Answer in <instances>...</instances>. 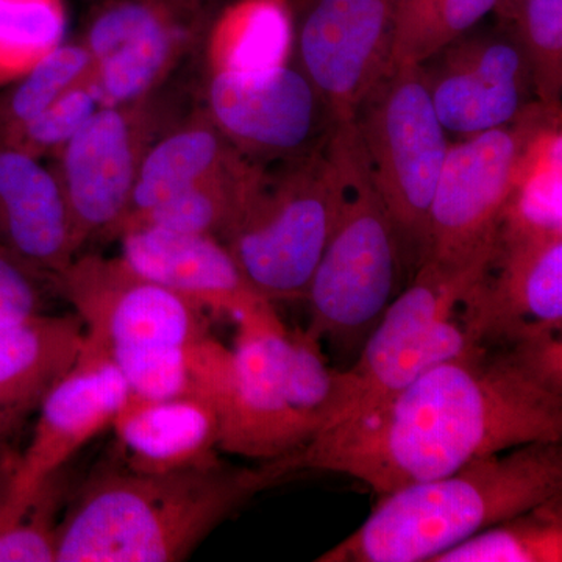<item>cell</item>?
<instances>
[{"label": "cell", "mask_w": 562, "mask_h": 562, "mask_svg": "<svg viewBox=\"0 0 562 562\" xmlns=\"http://www.w3.org/2000/svg\"><path fill=\"white\" fill-rule=\"evenodd\" d=\"M351 122L403 251L419 269L427 254L432 195L450 144L420 66L384 74Z\"/></svg>", "instance_id": "ba28073f"}, {"label": "cell", "mask_w": 562, "mask_h": 562, "mask_svg": "<svg viewBox=\"0 0 562 562\" xmlns=\"http://www.w3.org/2000/svg\"><path fill=\"white\" fill-rule=\"evenodd\" d=\"M236 324L232 349L210 335L191 346V395L213 406L220 452L268 461L305 449L319 425L292 408L281 391L272 349L279 314L268 305Z\"/></svg>", "instance_id": "52a82bcc"}, {"label": "cell", "mask_w": 562, "mask_h": 562, "mask_svg": "<svg viewBox=\"0 0 562 562\" xmlns=\"http://www.w3.org/2000/svg\"><path fill=\"white\" fill-rule=\"evenodd\" d=\"M562 441L561 331H536L450 358L319 432L303 469L391 494L532 442Z\"/></svg>", "instance_id": "6da1fadb"}, {"label": "cell", "mask_w": 562, "mask_h": 562, "mask_svg": "<svg viewBox=\"0 0 562 562\" xmlns=\"http://www.w3.org/2000/svg\"><path fill=\"white\" fill-rule=\"evenodd\" d=\"M539 105L561 113L562 0H520L508 14Z\"/></svg>", "instance_id": "f1b7e54d"}, {"label": "cell", "mask_w": 562, "mask_h": 562, "mask_svg": "<svg viewBox=\"0 0 562 562\" xmlns=\"http://www.w3.org/2000/svg\"><path fill=\"white\" fill-rule=\"evenodd\" d=\"M498 0H397L386 72L419 66L471 32Z\"/></svg>", "instance_id": "d4e9b609"}, {"label": "cell", "mask_w": 562, "mask_h": 562, "mask_svg": "<svg viewBox=\"0 0 562 562\" xmlns=\"http://www.w3.org/2000/svg\"><path fill=\"white\" fill-rule=\"evenodd\" d=\"M46 277L0 254V327L44 314Z\"/></svg>", "instance_id": "1f68e13d"}, {"label": "cell", "mask_w": 562, "mask_h": 562, "mask_svg": "<svg viewBox=\"0 0 562 562\" xmlns=\"http://www.w3.org/2000/svg\"><path fill=\"white\" fill-rule=\"evenodd\" d=\"M122 260L133 271L203 312L228 314L233 319L272 303L244 276L221 239L131 225L117 233Z\"/></svg>", "instance_id": "ac0fdd59"}, {"label": "cell", "mask_w": 562, "mask_h": 562, "mask_svg": "<svg viewBox=\"0 0 562 562\" xmlns=\"http://www.w3.org/2000/svg\"><path fill=\"white\" fill-rule=\"evenodd\" d=\"M302 471V450L250 468L217 458L169 472L103 469L57 524V562L187 560L251 498Z\"/></svg>", "instance_id": "7a4b0ae2"}, {"label": "cell", "mask_w": 562, "mask_h": 562, "mask_svg": "<svg viewBox=\"0 0 562 562\" xmlns=\"http://www.w3.org/2000/svg\"><path fill=\"white\" fill-rule=\"evenodd\" d=\"M210 70H260L294 50L288 0H238L210 29Z\"/></svg>", "instance_id": "603a6c76"}, {"label": "cell", "mask_w": 562, "mask_h": 562, "mask_svg": "<svg viewBox=\"0 0 562 562\" xmlns=\"http://www.w3.org/2000/svg\"><path fill=\"white\" fill-rule=\"evenodd\" d=\"M0 254L57 279L77 257L57 172L41 158L0 144Z\"/></svg>", "instance_id": "d6986e66"}, {"label": "cell", "mask_w": 562, "mask_h": 562, "mask_svg": "<svg viewBox=\"0 0 562 562\" xmlns=\"http://www.w3.org/2000/svg\"><path fill=\"white\" fill-rule=\"evenodd\" d=\"M111 428L131 471H177L220 458L216 413L195 395L150 401L131 394Z\"/></svg>", "instance_id": "ffe728a7"}, {"label": "cell", "mask_w": 562, "mask_h": 562, "mask_svg": "<svg viewBox=\"0 0 562 562\" xmlns=\"http://www.w3.org/2000/svg\"><path fill=\"white\" fill-rule=\"evenodd\" d=\"M244 161L249 160L222 135L205 111L173 122L144 155L124 221Z\"/></svg>", "instance_id": "7402d4cb"}, {"label": "cell", "mask_w": 562, "mask_h": 562, "mask_svg": "<svg viewBox=\"0 0 562 562\" xmlns=\"http://www.w3.org/2000/svg\"><path fill=\"white\" fill-rule=\"evenodd\" d=\"M206 116L244 158L258 166L312 154L336 121L299 66L210 70Z\"/></svg>", "instance_id": "8fae6325"}, {"label": "cell", "mask_w": 562, "mask_h": 562, "mask_svg": "<svg viewBox=\"0 0 562 562\" xmlns=\"http://www.w3.org/2000/svg\"><path fill=\"white\" fill-rule=\"evenodd\" d=\"M486 261L462 271L422 262L412 284L384 310L358 361L341 371V406L333 425L391 397L438 362L479 346L462 325L460 305Z\"/></svg>", "instance_id": "9c48e42d"}, {"label": "cell", "mask_w": 562, "mask_h": 562, "mask_svg": "<svg viewBox=\"0 0 562 562\" xmlns=\"http://www.w3.org/2000/svg\"><path fill=\"white\" fill-rule=\"evenodd\" d=\"M131 391L109 353L85 338L77 361L47 391L35 427L11 471L0 506L21 519L77 452L111 428Z\"/></svg>", "instance_id": "5bb4252c"}, {"label": "cell", "mask_w": 562, "mask_h": 562, "mask_svg": "<svg viewBox=\"0 0 562 562\" xmlns=\"http://www.w3.org/2000/svg\"><path fill=\"white\" fill-rule=\"evenodd\" d=\"M191 346L117 347L106 353L131 394L162 401L191 395Z\"/></svg>", "instance_id": "f546056e"}, {"label": "cell", "mask_w": 562, "mask_h": 562, "mask_svg": "<svg viewBox=\"0 0 562 562\" xmlns=\"http://www.w3.org/2000/svg\"><path fill=\"white\" fill-rule=\"evenodd\" d=\"M0 449H2V447H0Z\"/></svg>", "instance_id": "836d02e7"}, {"label": "cell", "mask_w": 562, "mask_h": 562, "mask_svg": "<svg viewBox=\"0 0 562 562\" xmlns=\"http://www.w3.org/2000/svg\"><path fill=\"white\" fill-rule=\"evenodd\" d=\"M258 169L260 166L244 161L236 168L203 180L172 195L168 201L158 203L154 209L127 217L114 236L131 225H150L165 231L210 235L221 239L235 220Z\"/></svg>", "instance_id": "cb8c5ba5"}, {"label": "cell", "mask_w": 562, "mask_h": 562, "mask_svg": "<svg viewBox=\"0 0 562 562\" xmlns=\"http://www.w3.org/2000/svg\"><path fill=\"white\" fill-rule=\"evenodd\" d=\"M63 0H0V80H14L65 43Z\"/></svg>", "instance_id": "83f0119b"}, {"label": "cell", "mask_w": 562, "mask_h": 562, "mask_svg": "<svg viewBox=\"0 0 562 562\" xmlns=\"http://www.w3.org/2000/svg\"><path fill=\"white\" fill-rule=\"evenodd\" d=\"M328 138L312 154L260 166L222 236L244 276L268 301H305L335 227L339 181Z\"/></svg>", "instance_id": "5b68a950"}, {"label": "cell", "mask_w": 562, "mask_h": 562, "mask_svg": "<svg viewBox=\"0 0 562 562\" xmlns=\"http://www.w3.org/2000/svg\"><path fill=\"white\" fill-rule=\"evenodd\" d=\"M92 61L83 43H63L14 79L0 94V143L70 88L91 80Z\"/></svg>", "instance_id": "4316f807"}, {"label": "cell", "mask_w": 562, "mask_h": 562, "mask_svg": "<svg viewBox=\"0 0 562 562\" xmlns=\"http://www.w3.org/2000/svg\"><path fill=\"white\" fill-rule=\"evenodd\" d=\"M560 113L532 103L519 117L449 144L428 216L425 261L462 271L490 258L506 205Z\"/></svg>", "instance_id": "8992f818"}, {"label": "cell", "mask_w": 562, "mask_h": 562, "mask_svg": "<svg viewBox=\"0 0 562 562\" xmlns=\"http://www.w3.org/2000/svg\"><path fill=\"white\" fill-rule=\"evenodd\" d=\"M85 328L76 314H40L0 327V447L35 414L79 358Z\"/></svg>", "instance_id": "44dd1931"}, {"label": "cell", "mask_w": 562, "mask_h": 562, "mask_svg": "<svg viewBox=\"0 0 562 562\" xmlns=\"http://www.w3.org/2000/svg\"><path fill=\"white\" fill-rule=\"evenodd\" d=\"M397 0H301L291 11L292 44L338 122L351 121L386 74Z\"/></svg>", "instance_id": "2e32d148"}, {"label": "cell", "mask_w": 562, "mask_h": 562, "mask_svg": "<svg viewBox=\"0 0 562 562\" xmlns=\"http://www.w3.org/2000/svg\"><path fill=\"white\" fill-rule=\"evenodd\" d=\"M206 24L209 0L103 2L83 41L103 105H127L157 92Z\"/></svg>", "instance_id": "9a60e30c"}, {"label": "cell", "mask_w": 562, "mask_h": 562, "mask_svg": "<svg viewBox=\"0 0 562 562\" xmlns=\"http://www.w3.org/2000/svg\"><path fill=\"white\" fill-rule=\"evenodd\" d=\"M328 151L339 181V209L305 301L306 333L344 346L368 338L395 297L405 260L401 235L376 191L353 122H336Z\"/></svg>", "instance_id": "277c9868"}, {"label": "cell", "mask_w": 562, "mask_h": 562, "mask_svg": "<svg viewBox=\"0 0 562 562\" xmlns=\"http://www.w3.org/2000/svg\"><path fill=\"white\" fill-rule=\"evenodd\" d=\"M460 317L479 346L562 330V232L501 222L486 265L465 292Z\"/></svg>", "instance_id": "4fadbf2b"}, {"label": "cell", "mask_w": 562, "mask_h": 562, "mask_svg": "<svg viewBox=\"0 0 562 562\" xmlns=\"http://www.w3.org/2000/svg\"><path fill=\"white\" fill-rule=\"evenodd\" d=\"M562 495V441L532 442L382 495L317 562H431L484 528Z\"/></svg>", "instance_id": "3957f363"}, {"label": "cell", "mask_w": 562, "mask_h": 562, "mask_svg": "<svg viewBox=\"0 0 562 562\" xmlns=\"http://www.w3.org/2000/svg\"><path fill=\"white\" fill-rule=\"evenodd\" d=\"M419 66L442 127L462 138L509 124L535 103L514 32H468Z\"/></svg>", "instance_id": "e0dca14e"}, {"label": "cell", "mask_w": 562, "mask_h": 562, "mask_svg": "<svg viewBox=\"0 0 562 562\" xmlns=\"http://www.w3.org/2000/svg\"><path fill=\"white\" fill-rule=\"evenodd\" d=\"M562 495L491 525L431 562H561Z\"/></svg>", "instance_id": "484cf974"}, {"label": "cell", "mask_w": 562, "mask_h": 562, "mask_svg": "<svg viewBox=\"0 0 562 562\" xmlns=\"http://www.w3.org/2000/svg\"><path fill=\"white\" fill-rule=\"evenodd\" d=\"M519 2L520 0H498L497 9H495V11L501 14L503 20H506L508 14L512 13L514 7H516Z\"/></svg>", "instance_id": "d6a6232c"}, {"label": "cell", "mask_w": 562, "mask_h": 562, "mask_svg": "<svg viewBox=\"0 0 562 562\" xmlns=\"http://www.w3.org/2000/svg\"><path fill=\"white\" fill-rule=\"evenodd\" d=\"M102 105L92 77L91 80L70 88L0 144L16 147L38 158L57 155Z\"/></svg>", "instance_id": "4dcf8cb0"}, {"label": "cell", "mask_w": 562, "mask_h": 562, "mask_svg": "<svg viewBox=\"0 0 562 562\" xmlns=\"http://www.w3.org/2000/svg\"><path fill=\"white\" fill-rule=\"evenodd\" d=\"M154 94L127 105H102L57 151L55 172L77 255L94 236H114L131 209L144 155L173 124Z\"/></svg>", "instance_id": "30bf717a"}, {"label": "cell", "mask_w": 562, "mask_h": 562, "mask_svg": "<svg viewBox=\"0 0 562 562\" xmlns=\"http://www.w3.org/2000/svg\"><path fill=\"white\" fill-rule=\"evenodd\" d=\"M85 338L117 347L190 346L209 336L206 312L133 271L121 257L77 255L55 279Z\"/></svg>", "instance_id": "7c38bea8"}]
</instances>
